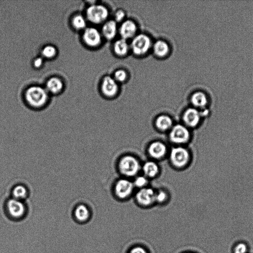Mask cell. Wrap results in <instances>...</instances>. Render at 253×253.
<instances>
[{"mask_svg":"<svg viewBox=\"0 0 253 253\" xmlns=\"http://www.w3.org/2000/svg\"><path fill=\"white\" fill-rule=\"evenodd\" d=\"M142 164L138 158L132 154L122 156L118 163L119 173L124 178L131 179L138 176L142 171Z\"/></svg>","mask_w":253,"mask_h":253,"instance_id":"obj_1","label":"cell"},{"mask_svg":"<svg viewBox=\"0 0 253 253\" xmlns=\"http://www.w3.org/2000/svg\"><path fill=\"white\" fill-rule=\"evenodd\" d=\"M25 99L31 107L40 109L44 107L48 101V92L46 89L40 86H32L26 91Z\"/></svg>","mask_w":253,"mask_h":253,"instance_id":"obj_2","label":"cell"},{"mask_svg":"<svg viewBox=\"0 0 253 253\" xmlns=\"http://www.w3.org/2000/svg\"><path fill=\"white\" fill-rule=\"evenodd\" d=\"M168 157L171 165L178 170L186 168L191 160L190 152L185 146H174L169 152Z\"/></svg>","mask_w":253,"mask_h":253,"instance_id":"obj_3","label":"cell"},{"mask_svg":"<svg viewBox=\"0 0 253 253\" xmlns=\"http://www.w3.org/2000/svg\"><path fill=\"white\" fill-rule=\"evenodd\" d=\"M190 138V129L183 123L175 124L168 132V138L175 146H185Z\"/></svg>","mask_w":253,"mask_h":253,"instance_id":"obj_4","label":"cell"},{"mask_svg":"<svg viewBox=\"0 0 253 253\" xmlns=\"http://www.w3.org/2000/svg\"><path fill=\"white\" fill-rule=\"evenodd\" d=\"M135 189L131 179L123 177L116 182L113 190L118 199L125 201L131 198L134 194Z\"/></svg>","mask_w":253,"mask_h":253,"instance_id":"obj_5","label":"cell"},{"mask_svg":"<svg viewBox=\"0 0 253 253\" xmlns=\"http://www.w3.org/2000/svg\"><path fill=\"white\" fill-rule=\"evenodd\" d=\"M130 49L133 53L137 56L146 54L152 47L151 38L145 34L136 35L131 42Z\"/></svg>","mask_w":253,"mask_h":253,"instance_id":"obj_6","label":"cell"},{"mask_svg":"<svg viewBox=\"0 0 253 253\" xmlns=\"http://www.w3.org/2000/svg\"><path fill=\"white\" fill-rule=\"evenodd\" d=\"M109 15L108 9L101 4H93L89 6L86 12V19L95 24L104 23Z\"/></svg>","mask_w":253,"mask_h":253,"instance_id":"obj_7","label":"cell"},{"mask_svg":"<svg viewBox=\"0 0 253 253\" xmlns=\"http://www.w3.org/2000/svg\"><path fill=\"white\" fill-rule=\"evenodd\" d=\"M5 207L8 216L15 220L24 218L27 213V207L24 202L13 198L6 202Z\"/></svg>","mask_w":253,"mask_h":253,"instance_id":"obj_8","label":"cell"},{"mask_svg":"<svg viewBox=\"0 0 253 253\" xmlns=\"http://www.w3.org/2000/svg\"><path fill=\"white\" fill-rule=\"evenodd\" d=\"M156 189L148 186L138 189L135 195L136 202L140 206L149 207L155 204Z\"/></svg>","mask_w":253,"mask_h":253,"instance_id":"obj_9","label":"cell"},{"mask_svg":"<svg viewBox=\"0 0 253 253\" xmlns=\"http://www.w3.org/2000/svg\"><path fill=\"white\" fill-rule=\"evenodd\" d=\"M168 148L160 140H155L150 143L147 148V153L151 160L157 161L164 159L168 156Z\"/></svg>","mask_w":253,"mask_h":253,"instance_id":"obj_10","label":"cell"},{"mask_svg":"<svg viewBox=\"0 0 253 253\" xmlns=\"http://www.w3.org/2000/svg\"><path fill=\"white\" fill-rule=\"evenodd\" d=\"M201 114L198 109L190 107L186 109L182 116L183 124L189 129L198 127L201 121Z\"/></svg>","mask_w":253,"mask_h":253,"instance_id":"obj_11","label":"cell"},{"mask_svg":"<svg viewBox=\"0 0 253 253\" xmlns=\"http://www.w3.org/2000/svg\"><path fill=\"white\" fill-rule=\"evenodd\" d=\"M102 34L95 27H87L84 31L83 39L86 45L91 48L99 47L102 42Z\"/></svg>","mask_w":253,"mask_h":253,"instance_id":"obj_12","label":"cell"},{"mask_svg":"<svg viewBox=\"0 0 253 253\" xmlns=\"http://www.w3.org/2000/svg\"><path fill=\"white\" fill-rule=\"evenodd\" d=\"M101 92L107 98H113L117 96L119 91L118 83L111 76L104 77L101 85Z\"/></svg>","mask_w":253,"mask_h":253,"instance_id":"obj_13","label":"cell"},{"mask_svg":"<svg viewBox=\"0 0 253 253\" xmlns=\"http://www.w3.org/2000/svg\"><path fill=\"white\" fill-rule=\"evenodd\" d=\"M137 27L135 23L132 20H127L122 22L119 33L122 39L128 40L133 39L136 34Z\"/></svg>","mask_w":253,"mask_h":253,"instance_id":"obj_14","label":"cell"},{"mask_svg":"<svg viewBox=\"0 0 253 253\" xmlns=\"http://www.w3.org/2000/svg\"><path fill=\"white\" fill-rule=\"evenodd\" d=\"M174 125L173 119L167 115H161L154 121L155 128L157 131L161 133H168Z\"/></svg>","mask_w":253,"mask_h":253,"instance_id":"obj_15","label":"cell"},{"mask_svg":"<svg viewBox=\"0 0 253 253\" xmlns=\"http://www.w3.org/2000/svg\"><path fill=\"white\" fill-rule=\"evenodd\" d=\"M142 171L143 175L150 180L156 178L159 175L160 168L157 161L151 159L142 164Z\"/></svg>","mask_w":253,"mask_h":253,"instance_id":"obj_16","label":"cell"},{"mask_svg":"<svg viewBox=\"0 0 253 253\" xmlns=\"http://www.w3.org/2000/svg\"><path fill=\"white\" fill-rule=\"evenodd\" d=\"M73 217L79 223L88 222L91 218V212L89 208L85 204L78 205L73 211Z\"/></svg>","mask_w":253,"mask_h":253,"instance_id":"obj_17","label":"cell"},{"mask_svg":"<svg viewBox=\"0 0 253 253\" xmlns=\"http://www.w3.org/2000/svg\"><path fill=\"white\" fill-rule=\"evenodd\" d=\"M118 24L114 20L106 21L102 25L101 34L108 40L115 38L118 33Z\"/></svg>","mask_w":253,"mask_h":253,"instance_id":"obj_18","label":"cell"},{"mask_svg":"<svg viewBox=\"0 0 253 253\" xmlns=\"http://www.w3.org/2000/svg\"><path fill=\"white\" fill-rule=\"evenodd\" d=\"M64 88V83L58 77H52L47 82L46 89L52 94L60 93Z\"/></svg>","mask_w":253,"mask_h":253,"instance_id":"obj_19","label":"cell"},{"mask_svg":"<svg viewBox=\"0 0 253 253\" xmlns=\"http://www.w3.org/2000/svg\"><path fill=\"white\" fill-rule=\"evenodd\" d=\"M152 49L154 54L160 58L166 57L170 52L169 46L162 40L156 41L152 45Z\"/></svg>","mask_w":253,"mask_h":253,"instance_id":"obj_20","label":"cell"},{"mask_svg":"<svg viewBox=\"0 0 253 253\" xmlns=\"http://www.w3.org/2000/svg\"><path fill=\"white\" fill-rule=\"evenodd\" d=\"M190 101L194 108H202L207 105L208 98L204 92L199 91L192 94L190 98Z\"/></svg>","mask_w":253,"mask_h":253,"instance_id":"obj_21","label":"cell"},{"mask_svg":"<svg viewBox=\"0 0 253 253\" xmlns=\"http://www.w3.org/2000/svg\"><path fill=\"white\" fill-rule=\"evenodd\" d=\"M130 46L127 40L120 39L114 44V50L115 53L119 57H124L129 52Z\"/></svg>","mask_w":253,"mask_h":253,"instance_id":"obj_22","label":"cell"},{"mask_svg":"<svg viewBox=\"0 0 253 253\" xmlns=\"http://www.w3.org/2000/svg\"><path fill=\"white\" fill-rule=\"evenodd\" d=\"M12 193V198L24 202L29 197V191L25 186L18 185L14 187Z\"/></svg>","mask_w":253,"mask_h":253,"instance_id":"obj_23","label":"cell"},{"mask_svg":"<svg viewBox=\"0 0 253 253\" xmlns=\"http://www.w3.org/2000/svg\"><path fill=\"white\" fill-rule=\"evenodd\" d=\"M72 24L74 29L77 31H84L87 28V19L82 15H77L73 17Z\"/></svg>","mask_w":253,"mask_h":253,"instance_id":"obj_24","label":"cell"},{"mask_svg":"<svg viewBox=\"0 0 253 253\" xmlns=\"http://www.w3.org/2000/svg\"><path fill=\"white\" fill-rule=\"evenodd\" d=\"M169 199V194L165 189H156L155 192V203L163 204Z\"/></svg>","mask_w":253,"mask_h":253,"instance_id":"obj_25","label":"cell"},{"mask_svg":"<svg viewBox=\"0 0 253 253\" xmlns=\"http://www.w3.org/2000/svg\"><path fill=\"white\" fill-rule=\"evenodd\" d=\"M133 182L135 188L138 190L149 186L150 180L143 174L138 175L134 178Z\"/></svg>","mask_w":253,"mask_h":253,"instance_id":"obj_26","label":"cell"},{"mask_svg":"<svg viewBox=\"0 0 253 253\" xmlns=\"http://www.w3.org/2000/svg\"><path fill=\"white\" fill-rule=\"evenodd\" d=\"M57 53V49L52 45H47L45 46L42 51L43 57L48 59H52Z\"/></svg>","mask_w":253,"mask_h":253,"instance_id":"obj_27","label":"cell"},{"mask_svg":"<svg viewBox=\"0 0 253 253\" xmlns=\"http://www.w3.org/2000/svg\"><path fill=\"white\" fill-rule=\"evenodd\" d=\"M127 77L128 75L126 71L118 69L115 72L113 78L118 83H123L127 80Z\"/></svg>","mask_w":253,"mask_h":253,"instance_id":"obj_28","label":"cell"},{"mask_svg":"<svg viewBox=\"0 0 253 253\" xmlns=\"http://www.w3.org/2000/svg\"><path fill=\"white\" fill-rule=\"evenodd\" d=\"M248 247L244 242H239L236 244L234 248L233 253H247Z\"/></svg>","mask_w":253,"mask_h":253,"instance_id":"obj_29","label":"cell"},{"mask_svg":"<svg viewBox=\"0 0 253 253\" xmlns=\"http://www.w3.org/2000/svg\"><path fill=\"white\" fill-rule=\"evenodd\" d=\"M126 17L125 12L122 10H118L115 14V21L117 22H120L122 21Z\"/></svg>","mask_w":253,"mask_h":253,"instance_id":"obj_30","label":"cell"},{"mask_svg":"<svg viewBox=\"0 0 253 253\" xmlns=\"http://www.w3.org/2000/svg\"><path fill=\"white\" fill-rule=\"evenodd\" d=\"M129 253H148L147 251L142 247H135L130 251Z\"/></svg>","mask_w":253,"mask_h":253,"instance_id":"obj_31","label":"cell"},{"mask_svg":"<svg viewBox=\"0 0 253 253\" xmlns=\"http://www.w3.org/2000/svg\"><path fill=\"white\" fill-rule=\"evenodd\" d=\"M43 64V59L42 58H38L36 59L34 63L35 67L39 68L42 66Z\"/></svg>","mask_w":253,"mask_h":253,"instance_id":"obj_32","label":"cell"}]
</instances>
